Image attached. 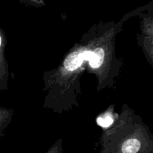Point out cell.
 <instances>
[{"label": "cell", "instance_id": "obj_1", "mask_svg": "<svg viewBox=\"0 0 153 153\" xmlns=\"http://www.w3.org/2000/svg\"><path fill=\"white\" fill-rule=\"evenodd\" d=\"M91 53V51H84L80 52H73L70 54L64 61V68L68 71H73L81 67L85 61L90 59Z\"/></svg>", "mask_w": 153, "mask_h": 153}, {"label": "cell", "instance_id": "obj_2", "mask_svg": "<svg viewBox=\"0 0 153 153\" xmlns=\"http://www.w3.org/2000/svg\"><path fill=\"white\" fill-rule=\"evenodd\" d=\"M105 52L102 48H97L94 52L91 53L90 59L88 60L89 61L90 66L92 68H98L102 64L104 61Z\"/></svg>", "mask_w": 153, "mask_h": 153}, {"label": "cell", "instance_id": "obj_3", "mask_svg": "<svg viewBox=\"0 0 153 153\" xmlns=\"http://www.w3.org/2000/svg\"><path fill=\"white\" fill-rule=\"evenodd\" d=\"M97 123L103 128H108L113 123V117L111 114H105L102 116L99 117L97 119Z\"/></svg>", "mask_w": 153, "mask_h": 153}, {"label": "cell", "instance_id": "obj_4", "mask_svg": "<svg viewBox=\"0 0 153 153\" xmlns=\"http://www.w3.org/2000/svg\"><path fill=\"white\" fill-rule=\"evenodd\" d=\"M46 153H61V149L59 146H55L51 148Z\"/></svg>", "mask_w": 153, "mask_h": 153}, {"label": "cell", "instance_id": "obj_5", "mask_svg": "<svg viewBox=\"0 0 153 153\" xmlns=\"http://www.w3.org/2000/svg\"><path fill=\"white\" fill-rule=\"evenodd\" d=\"M31 1H40V2H41V0H31Z\"/></svg>", "mask_w": 153, "mask_h": 153}]
</instances>
